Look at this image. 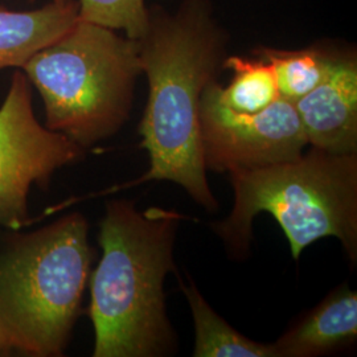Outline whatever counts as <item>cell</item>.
<instances>
[{"label":"cell","instance_id":"obj_2","mask_svg":"<svg viewBox=\"0 0 357 357\" xmlns=\"http://www.w3.org/2000/svg\"><path fill=\"white\" fill-rule=\"evenodd\" d=\"M183 215L134 202L106 205L98 243L102 257L90 275L94 357H160L176 349L167 318L165 281L175 270L174 243Z\"/></svg>","mask_w":357,"mask_h":357},{"label":"cell","instance_id":"obj_9","mask_svg":"<svg viewBox=\"0 0 357 357\" xmlns=\"http://www.w3.org/2000/svg\"><path fill=\"white\" fill-rule=\"evenodd\" d=\"M356 336L357 293L343 286L283 333L273 348L277 357L321 356L354 343Z\"/></svg>","mask_w":357,"mask_h":357},{"label":"cell","instance_id":"obj_4","mask_svg":"<svg viewBox=\"0 0 357 357\" xmlns=\"http://www.w3.org/2000/svg\"><path fill=\"white\" fill-rule=\"evenodd\" d=\"M234 203L213 230L231 255L246 257L253 221L262 212L280 224L294 259L326 237L337 238L351 262L357 259V153L311 147L273 166L230 172Z\"/></svg>","mask_w":357,"mask_h":357},{"label":"cell","instance_id":"obj_11","mask_svg":"<svg viewBox=\"0 0 357 357\" xmlns=\"http://www.w3.org/2000/svg\"><path fill=\"white\" fill-rule=\"evenodd\" d=\"M181 291L191 308L195 324L193 357H277L273 344L257 343L236 331L217 315L203 295L190 280L184 283L178 278Z\"/></svg>","mask_w":357,"mask_h":357},{"label":"cell","instance_id":"obj_1","mask_svg":"<svg viewBox=\"0 0 357 357\" xmlns=\"http://www.w3.org/2000/svg\"><path fill=\"white\" fill-rule=\"evenodd\" d=\"M138 45L149 81L139 135L150 168L126 187L172 181L206 211H217L202 153L199 110L203 91L225 60V35L206 0H184L172 15L150 11Z\"/></svg>","mask_w":357,"mask_h":357},{"label":"cell","instance_id":"obj_8","mask_svg":"<svg viewBox=\"0 0 357 357\" xmlns=\"http://www.w3.org/2000/svg\"><path fill=\"white\" fill-rule=\"evenodd\" d=\"M307 143L327 153H357V63L336 56L315 89L294 101Z\"/></svg>","mask_w":357,"mask_h":357},{"label":"cell","instance_id":"obj_12","mask_svg":"<svg viewBox=\"0 0 357 357\" xmlns=\"http://www.w3.org/2000/svg\"><path fill=\"white\" fill-rule=\"evenodd\" d=\"M222 66L231 70L233 77L227 88L216 82L217 98L230 110L253 114L281 98L273 68L266 60L230 56Z\"/></svg>","mask_w":357,"mask_h":357},{"label":"cell","instance_id":"obj_5","mask_svg":"<svg viewBox=\"0 0 357 357\" xmlns=\"http://www.w3.org/2000/svg\"><path fill=\"white\" fill-rule=\"evenodd\" d=\"M45 107V126L84 150L126 123L142 75L138 40L77 20L22 68Z\"/></svg>","mask_w":357,"mask_h":357},{"label":"cell","instance_id":"obj_16","mask_svg":"<svg viewBox=\"0 0 357 357\" xmlns=\"http://www.w3.org/2000/svg\"><path fill=\"white\" fill-rule=\"evenodd\" d=\"M0 351H1V344H0Z\"/></svg>","mask_w":357,"mask_h":357},{"label":"cell","instance_id":"obj_7","mask_svg":"<svg viewBox=\"0 0 357 357\" xmlns=\"http://www.w3.org/2000/svg\"><path fill=\"white\" fill-rule=\"evenodd\" d=\"M199 123L205 168L216 172L294 160L308 146L293 101L281 97L262 112L237 113L218 101L216 81L202 94Z\"/></svg>","mask_w":357,"mask_h":357},{"label":"cell","instance_id":"obj_15","mask_svg":"<svg viewBox=\"0 0 357 357\" xmlns=\"http://www.w3.org/2000/svg\"><path fill=\"white\" fill-rule=\"evenodd\" d=\"M53 1H57V3H68V1H75V0H53Z\"/></svg>","mask_w":357,"mask_h":357},{"label":"cell","instance_id":"obj_3","mask_svg":"<svg viewBox=\"0 0 357 357\" xmlns=\"http://www.w3.org/2000/svg\"><path fill=\"white\" fill-rule=\"evenodd\" d=\"M89 224L81 213L0 237L1 351L64 355L90 277Z\"/></svg>","mask_w":357,"mask_h":357},{"label":"cell","instance_id":"obj_14","mask_svg":"<svg viewBox=\"0 0 357 357\" xmlns=\"http://www.w3.org/2000/svg\"><path fill=\"white\" fill-rule=\"evenodd\" d=\"M77 4L79 20L123 31L132 40L147 31L150 11L144 0H77Z\"/></svg>","mask_w":357,"mask_h":357},{"label":"cell","instance_id":"obj_13","mask_svg":"<svg viewBox=\"0 0 357 357\" xmlns=\"http://www.w3.org/2000/svg\"><path fill=\"white\" fill-rule=\"evenodd\" d=\"M255 54L271 65L282 98L293 102L319 85L336 59L314 48L301 51L261 48Z\"/></svg>","mask_w":357,"mask_h":357},{"label":"cell","instance_id":"obj_10","mask_svg":"<svg viewBox=\"0 0 357 357\" xmlns=\"http://www.w3.org/2000/svg\"><path fill=\"white\" fill-rule=\"evenodd\" d=\"M77 20V0L52 1L35 11L0 7V70L23 68L35 53L65 35Z\"/></svg>","mask_w":357,"mask_h":357},{"label":"cell","instance_id":"obj_6","mask_svg":"<svg viewBox=\"0 0 357 357\" xmlns=\"http://www.w3.org/2000/svg\"><path fill=\"white\" fill-rule=\"evenodd\" d=\"M84 151L38 122L31 84L24 73L15 72L0 106V228L17 231L31 224L29 188L47 187L57 169L78 162Z\"/></svg>","mask_w":357,"mask_h":357}]
</instances>
